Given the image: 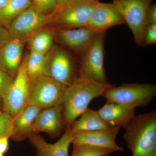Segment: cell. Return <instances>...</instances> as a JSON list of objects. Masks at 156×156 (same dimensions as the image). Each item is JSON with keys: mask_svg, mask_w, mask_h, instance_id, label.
Returning a JSON list of instances; mask_svg holds the SVG:
<instances>
[{"mask_svg": "<svg viewBox=\"0 0 156 156\" xmlns=\"http://www.w3.org/2000/svg\"><path fill=\"white\" fill-rule=\"evenodd\" d=\"M112 85L102 84L79 75L66 87L63 95L62 118L64 126L69 127L87 108L94 98L101 96Z\"/></svg>", "mask_w": 156, "mask_h": 156, "instance_id": "6da1fadb", "label": "cell"}, {"mask_svg": "<svg viewBox=\"0 0 156 156\" xmlns=\"http://www.w3.org/2000/svg\"><path fill=\"white\" fill-rule=\"evenodd\" d=\"M124 138L132 156H156V112L136 115L125 128Z\"/></svg>", "mask_w": 156, "mask_h": 156, "instance_id": "7a4b0ae2", "label": "cell"}, {"mask_svg": "<svg viewBox=\"0 0 156 156\" xmlns=\"http://www.w3.org/2000/svg\"><path fill=\"white\" fill-rule=\"evenodd\" d=\"M156 95V87L148 83L125 84L119 87L113 85L102 95L107 102L121 104L136 108L145 106Z\"/></svg>", "mask_w": 156, "mask_h": 156, "instance_id": "3957f363", "label": "cell"}, {"mask_svg": "<svg viewBox=\"0 0 156 156\" xmlns=\"http://www.w3.org/2000/svg\"><path fill=\"white\" fill-rule=\"evenodd\" d=\"M98 1L71 0L66 5L59 6L53 14L50 25L61 29L87 27L92 11Z\"/></svg>", "mask_w": 156, "mask_h": 156, "instance_id": "277c9868", "label": "cell"}, {"mask_svg": "<svg viewBox=\"0 0 156 156\" xmlns=\"http://www.w3.org/2000/svg\"><path fill=\"white\" fill-rule=\"evenodd\" d=\"M105 33H97L82 53L79 75L102 84H108L104 67Z\"/></svg>", "mask_w": 156, "mask_h": 156, "instance_id": "5b68a950", "label": "cell"}, {"mask_svg": "<svg viewBox=\"0 0 156 156\" xmlns=\"http://www.w3.org/2000/svg\"><path fill=\"white\" fill-rule=\"evenodd\" d=\"M66 87L42 74L30 80L27 104L41 109L62 104Z\"/></svg>", "mask_w": 156, "mask_h": 156, "instance_id": "8992f818", "label": "cell"}, {"mask_svg": "<svg viewBox=\"0 0 156 156\" xmlns=\"http://www.w3.org/2000/svg\"><path fill=\"white\" fill-rule=\"evenodd\" d=\"M153 0H112V3L133 34L134 41L142 46L147 25L146 15Z\"/></svg>", "mask_w": 156, "mask_h": 156, "instance_id": "52a82bcc", "label": "cell"}, {"mask_svg": "<svg viewBox=\"0 0 156 156\" xmlns=\"http://www.w3.org/2000/svg\"><path fill=\"white\" fill-rule=\"evenodd\" d=\"M43 75L66 87L78 77L76 76L74 62L71 56L66 50L56 45L45 55Z\"/></svg>", "mask_w": 156, "mask_h": 156, "instance_id": "ba28073f", "label": "cell"}, {"mask_svg": "<svg viewBox=\"0 0 156 156\" xmlns=\"http://www.w3.org/2000/svg\"><path fill=\"white\" fill-rule=\"evenodd\" d=\"M30 79L26 70L25 60L22 64L13 83L3 97L2 110L14 118L27 105Z\"/></svg>", "mask_w": 156, "mask_h": 156, "instance_id": "9c48e42d", "label": "cell"}, {"mask_svg": "<svg viewBox=\"0 0 156 156\" xmlns=\"http://www.w3.org/2000/svg\"><path fill=\"white\" fill-rule=\"evenodd\" d=\"M54 12L50 14H42L31 5L11 23L9 29L11 38L20 39L26 43L33 34L50 25Z\"/></svg>", "mask_w": 156, "mask_h": 156, "instance_id": "30bf717a", "label": "cell"}, {"mask_svg": "<svg viewBox=\"0 0 156 156\" xmlns=\"http://www.w3.org/2000/svg\"><path fill=\"white\" fill-rule=\"evenodd\" d=\"M120 129L115 127L97 131H73V146L123 151L124 149L116 143Z\"/></svg>", "mask_w": 156, "mask_h": 156, "instance_id": "8fae6325", "label": "cell"}, {"mask_svg": "<svg viewBox=\"0 0 156 156\" xmlns=\"http://www.w3.org/2000/svg\"><path fill=\"white\" fill-rule=\"evenodd\" d=\"M125 24L122 17L112 3L98 1L92 11L87 27L99 33H105L107 30L112 27Z\"/></svg>", "mask_w": 156, "mask_h": 156, "instance_id": "7c38bea8", "label": "cell"}, {"mask_svg": "<svg viewBox=\"0 0 156 156\" xmlns=\"http://www.w3.org/2000/svg\"><path fill=\"white\" fill-rule=\"evenodd\" d=\"M97 34L87 27L72 29L55 28V41L71 50L83 53Z\"/></svg>", "mask_w": 156, "mask_h": 156, "instance_id": "4fadbf2b", "label": "cell"}, {"mask_svg": "<svg viewBox=\"0 0 156 156\" xmlns=\"http://www.w3.org/2000/svg\"><path fill=\"white\" fill-rule=\"evenodd\" d=\"M63 109L62 104L42 109L34 122V133L45 132L53 137L60 135L65 127Z\"/></svg>", "mask_w": 156, "mask_h": 156, "instance_id": "5bb4252c", "label": "cell"}, {"mask_svg": "<svg viewBox=\"0 0 156 156\" xmlns=\"http://www.w3.org/2000/svg\"><path fill=\"white\" fill-rule=\"evenodd\" d=\"M27 138L35 148L37 156H69L70 145L72 144L73 132L70 127L66 128L60 139L53 144L47 142L37 133H31Z\"/></svg>", "mask_w": 156, "mask_h": 156, "instance_id": "9a60e30c", "label": "cell"}, {"mask_svg": "<svg viewBox=\"0 0 156 156\" xmlns=\"http://www.w3.org/2000/svg\"><path fill=\"white\" fill-rule=\"evenodd\" d=\"M25 42L11 38L0 48V70L14 77L23 61Z\"/></svg>", "mask_w": 156, "mask_h": 156, "instance_id": "2e32d148", "label": "cell"}, {"mask_svg": "<svg viewBox=\"0 0 156 156\" xmlns=\"http://www.w3.org/2000/svg\"><path fill=\"white\" fill-rule=\"evenodd\" d=\"M135 109L121 104L107 102L97 112L110 127L125 128L135 116Z\"/></svg>", "mask_w": 156, "mask_h": 156, "instance_id": "e0dca14e", "label": "cell"}, {"mask_svg": "<svg viewBox=\"0 0 156 156\" xmlns=\"http://www.w3.org/2000/svg\"><path fill=\"white\" fill-rule=\"evenodd\" d=\"M41 109L27 104L14 118V131L11 138L20 141L34 133L33 126Z\"/></svg>", "mask_w": 156, "mask_h": 156, "instance_id": "ac0fdd59", "label": "cell"}, {"mask_svg": "<svg viewBox=\"0 0 156 156\" xmlns=\"http://www.w3.org/2000/svg\"><path fill=\"white\" fill-rule=\"evenodd\" d=\"M55 31V27L50 25L36 31L27 41L30 50L46 55L54 46Z\"/></svg>", "mask_w": 156, "mask_h": 156, "instance_id": "d6986e66", "label": "cell"}, {"mask_svg": "<svg viewBox=\"0 0 156 156\" xmlns=\"http://www.w3.org/2000/svg\"><path fill=\"white\" fill-rule=\"evenodd\" d=\"M70 126L73 131H93L111 128L107 125L97 111L88 108Z\"/></svg>", "mask_w": 156, "mask_h": 156, "instance_id": "ffe728a7", "label": "cell"}, {"mask_svg": "<svg viewBox=\"0 0 156 156\" xmlns=\"http://www.w3.org/2000/svg\"><path fill=\"white\" fill-rule=\"evenodd\" d=\"M31 5V0H10L0 10V23L9 30L14 20Z\"/></svg>", "mask_w": 156, "mask_h": 156, "instance_id": "44dd1931", "label": "cell"}, {"mask_svg": "<svg viewBox=\"0 0 156 156\" xmlns=\"http://www.w3.org/2000/svg\"><path fill=\"white\" fill-rule=\"evenodd\" d=\"M26 70L30 79L43 74L44 69L45 55L30 51L24 57Z\"/></svg>", "mask_w": 156, "mask_h": 156, "instance_id": "7402d4cb", "label": "cell"}, {"mask_svg": "<svg viewBox=\"0 0 156 156\" xmlns=\"http://www.w3.org/2000/svg\"><path fill=\"white\" fill-rule=\"evenodd\" d=\"M14 131V118L0 110V138L5 136L11 138Z\"/></svg>", "mask_w": 156, "mask_h": 156, "instance_id": "603a6c76", "label": "cell"}, {"mask_svg": "<svg viewBox=\"0 0 156 156\" xmlns=\"http://www.w3.org/2000/svg\"><path fill=\"white\" fill-rule=\"evenodd\" d=\"M114 152L112 151L103 149L73 146L71 156H102Z\"/></svg>", "mask_w": 156, "mask_h": 156, "instance_id": "cb8c5ba5", "label": "cell"}, {"mask_svg": "<svg viewBox=\"0 0 156 156\" xmlns=\"http://www.w3.org/2000/svg\"><path fill=\"white\" fill-rule=\"evenodd\" d=\"M32 5L42 14H53L58 8L56 0H31Z\"/></svg>", "mask_w": 156, "mask_h": 156, "instance_id": "d4e9b609", "label": "cell"}, {"mask_svg": "<svg viewBox=\"0 0 156 156\" xmlns=\"http://www.w3.org/2000/svg\"><path fill=\"white\" fill-rule=\"evenodd\" d=\"M156 43V23L147 24L144 34L142 46L155 44Z\"/></svg>", "mask_w": 156, "mask_h": 156, "instance_id": "484cf974", "label": "cell"}, {"mask_svg": "<svg viewBox=\"0 0 156 156\" xmlns=\"http://www.w3.org/2000/svg\"><path fill=\"white\" fill-rule=\"evenodd\" d=\"M14 77L0 70V96L2 98L13 83Z\"/></svg>", "mask_w": 156, "mask_h": 156, "instance_id": "4316f807", "label": "cell"}, {"mask_svg": "<svg viewBox=\"0 0 156 156\" xmlns=\"http://www.w3.org/2000/svg\"><path fill=\"white\" fill-rule=\"evenodd\" d=\"M147 23V24L156 23V5H150L148 9L146 15Z\"/></svg>", "mask_w": 156, "mask_h": 156, "instance_id": "83f0119b", "label": "cell"}, {"mask_svg": "<svg viewBox=\"0 0 156 156\" xmlns=\"http://www.w3.org/2000/svg\"><path fill=\"white\" fill-rule=\"evenodd\" d=\"M11 38L9 30L0 23V48Z\"/></svg>", "mask_w": 156, "mask_h": 156, "instance_id": "f1b7e54d", "label": "cell"}, {"mask_svg": "<svg viewBox=\"0 0 156 156\" xmlns=\"http://www.w3.org/2000/svg\"><path fill=\"white\" fill-rule=\"evenodd\" d=\"M9 138L10 137L8 136H5L0 138V153L4 154L9 151Z\"/></svg>", "mask_w": 156, "mask_h": 156, "instance_id": "f546056e", "label": "cell"}, {"mask_svg": "<svg viewBox=\"0 0 156 156\" xmlns=\"http://www.w3.org/2000/svg\"><path fill=\"white\" fill-rule=\"evenodd\" d=\"M71 0H56L58 6H62L66 5L68 3L70 2Z\"/></svg>", "mask_w": 156, "mask_h": 156, "instance_id": "4dcf8cb0", "label": "cell"}, {"mask_svg": "<svg viewBox=\"0 0 156 156\" xmlns=\"http://www.w3.org/2000/svg\"><path fill=\"white\" fill-rule=\"evenodd\" d=\"M10 0H0V10L3 9Z\"/></svg>", "mask_w": 156, "mask_h": 156, "instance_id": "1f68e13d", "label": "cell"}, {"mask_svg": "<svg viewBox=\"0 0 156 156\" xmlns=\"http://www.w3.org/2000/svg\"><path fill=\"white\" fill-rule=\"evenodd\" d=\"M3 104V98L1 96H0V110L2 109V108Z\"/></svg>", "mask_w": 156, "mask_h": 156, "instance_id": "d6a6232c", "label": "cell"}, {"mask_svg": "<svg viewBox=\"0 0 156 156\" xmlns=\"http://www.w3.org/2000/svg\"><path fill=\"white\" fill-rule=\"evenodd\" d=\"M0 156H5V154L0 153Z\"/></svg>", "mask_w": 156, "mask_h": 156, "instance_id": "836d02e7", "label": "cell"}, {"mask_svg": "<svg viewBox=\"0 0 156 156\" xmlns=\"http://www.w3.org/2000/svg\"><path fill=\"white\" fill-rule=\"evenodd\" d=\"M102 156H109V154L105 155H104Z\"/></svg>", "mask_w": 156, "mask_h": 156, "instance_id": "e575fe53", "label": "cell"}, {"mask_svg": "<svg viewBox=\"0 0 156 156\" xmlns=\"http://www.w3.org/2000/svg\"><path fill=\"white\" fill-rule=\"evenodd\" d=\"M96 1H98V0H96Z\"/></svg>", "mask_w": 156, "mask_h": 156, "instance_id": "d590c367", "label": "cell"}]
</instances>
